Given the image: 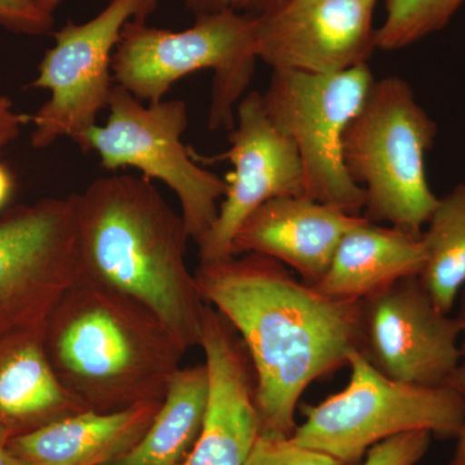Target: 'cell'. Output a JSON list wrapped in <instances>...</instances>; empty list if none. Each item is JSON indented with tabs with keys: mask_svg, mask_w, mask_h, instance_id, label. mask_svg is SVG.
I'll return each mask as SVG.
<instances>
[{
	"mask_svg": "<svg viewBox=\"0 0 465 465\" xmlns=\"http://www.w3.org/2000/svg\"><path fill=\"white\" fill-rule=\"evenodd\" d=\"M363 356L382 375L419 387H446L460 363L457 318L440 311L419 277L361 302Z\"/></svg>",
	"mask_w": 465,
	"mask_h": 465,
	"instance_id": "cell-11",
	"label": "cell"
},
{
	"mask_svg": "<svg viewBox=\"0 0 465 465\" xmlns=\"http://www.w3.org/2000/svg\"><path fill=\"white\" fill-rule=\"evenodd\" d=\"M155 8L157 0H110L87 23L69 21L54 34V45L45 52L30 85L51 94L32 115L34 148H47L61 137L81 148L101 110L108 108L115 85L113 54L125 24L146 20Z\"/></svg>",
	"mask_w": 465,
	"mask_h": 465,
	"instance_id": "cell-9",
	"label": "cell"
},
{
	"mask_svg": "<svg viewBox=\"0 0 465 465\" xmlns=\"http://www.w3.org/2000/svg\"><path fill=\"white\" fill-rule=\"evenodd\" d=\"M461 353H463V358L446 385L460 394L465 405V348L463 347H461ZM457 440V448H455L454 454L448 465H465V420L463 430L459 434Z\"/></svg>",
	"mask_w": 465,
	"mask_h": 465,
	"instance_id": "cell-27",
	"label": "cell"
},
{
	"mask_svg": "<svg viewBox=\"0 0 465 465\" xmlns=\"http://www.w3.org/2000/svg\"><path fill=\"white\" fill-rule=\"evenodd\" d=\"M432 437L427 430L391 437L370 449L361 465H416L427 454Z\"/></svg>",
	"mask_w": 465,
	"mask_h": 465,
	"instance_id": "cell-23",
	"label": "cell"
},
{
	"mask_svg": "<svg viewBox=\"0 0 465 465\" xmlns=\"http://www.w3.org/2000/svg\"><path fill=\"white\" fill-rule=\"evenodd\" d=\"M78 277L69 197L0 217V338L45 326Z\"/></svg>",
	"mask_w": 465,
	"mask_h": 465,
	"instance_id": "cell-10",
	"label": "cell"
},
{
	"mask_svg": "<svg viewBox=\"0 0 465 465\" xmlns=\"http://www.w3.org/2000/svg\"><path fill=\"white\" fill-rule=\"evenodd\" d=\"M344 390L317 406L305 407V421L290 440L345 465H356L381 440L427 430L457 440L465 420L460 394L448 387H419L382 375L362 351H351Z\"/></svg>",
	"mask_w": 465,
	"mask_h": 465,
	"instance_id": "cell-6",
	"label": "cell"
},
{
	"mask_svg": "<svg viewBox=\"0 0 465 465\" xmlns=\"http://www.w3.org/2000/svg\"><path fill=\"white\" fill-rule=\"evenodd\" d=\"M229 143L219 159L231 162L232 171L226 176L215 223L198 243L201 262L232 258L241 225L266 202L305 195L298 149L272 124L259 92H251L238 104Z\"/></svg>",
	"mask_w": 465,
	"mask_h": 465,
	"instance_id": "cell-12",
	"label": "cell"
},
{
	"mask_svg": "<svg viewBox=\"0 0 465 465\" xmlns=\"http://www.w3.org/2000/svg\"><path fill=\"white\" fill-rule=\"evenodd\" d=\"M376 0H283L255 16L256 54L273 72L333 74L376 50Z\"/></svg>",
	"mask_w": 465,
	"mask_h": 465,
	"instance_id": "cell-13",
	"label": "cell"
},
{
	"mask_svg": "<svg viewBox=\"0 0 465 465\" xmlns=\"http://www.w3.org/2000/svg\"><path fill=\"white\" fill-rule=\"evenodd\" d=\"M206 365L180 367L152 424L127 454L109 465H182L206 418Z\"/></svg>",
	"mask_w": 465,
	"mask_h": 465,
	"instance_id": "cell-19",
	"label": "cell"
},
{
	"mask_svg": "<svg viewBox=\"0 0 465 465\" xmlns=\"http://www.w3.org/2000/svg\"><path fill=\"white\" fill-rule=\"evenodd\" d=\"M255 16L224 11L195 16L180 32L149 26L145 18L125 24L113 54L115 84L136 99L159 103L183 76L213 73L208 128L234 127L235 110L255 72Z\"/></svg>",
	"mask_w": 465,
	"mask_h": 465,
	"instance_id": "cell-5",
	"label": "cell"
},
{
	"mask_svg": "<svg viewBox=\"0 0 465 465\" xmlns=\"http://www.w3.org/2000/svg\"><path fill=\"white\" fill-rule=\"evenodd\" d=\"M162 402L114 412L84 410L9 440L32 465H109L142 439Z\"/></svg>",
	"mask_w": 465,
	"mask_h": 465,
	"instance_id": "cell-17",
	"label": "cell"
},
{
	"mask_svg": "<svg viewBox=\"0 0 465 465\" xmlns=\"http://www.w3.org/2000/svg\"><path fill=\"white\" fill-rule=\"evenodd\" d=\"M425 260L420 235L361 217L341 238L316 284L330 298L362 302L391 284L419 277Z\"/></svg>",
	"mask_w": 465,
	"mask_h": 465,
	"instance_id": "cell-18",
	"label": "cell"
},
{
	"mask_svg": "<svg viewBox=\"0 0 465 465\" xmlns=\"http://www.w3.org/2000/svg\"><path fill=\"white\" fill-rule=\"evenodd\" d=\"M84 410L48 360L45 326L0 338V433L11 440Z\"/></svg>",
	"mask_w": 465,
	"mask_h": 465,
	"instance_id": "cell-16",
	"label": "cell"
},
{
	"mask_svg": "<svg viewBox=\"0 0 465 465\" xmlns=\"http://www.w3.org/2000/svg\"><path fill=\"white\" fill-rule=\"evenodd\" d=\"M200 347L210 381L206 418L182 465H246L262 434L255 375L240 335L208 304Z\"/></svg>",
	"mask_w": 465,
	"mask_h": 465,
	"instance_id": "cell-14",
	"label": "cell"
},
{
	"mask_svg": "<svg viewBox=\"0 0 465 465\" xmlns=\"http://www.w3.org/2000/svg\"><path fill=\"white\" fill-rule=\"evenodd\" d=\"M0 465H32L9 448V439L0 433Z\"/></svg>",
	"mask_w": 465,
	"mask_h": 465,
	"instance_id": "cell-29",
	"label": "cell"
},
{
	"mask_svg": "<svg viewBox=\"0 0 465 465\" xmlns=\"http://www.w3.org/2000/svg\"><path fill=\"white\" fill-rule=\"evenodd\" d=\"M54 372L85 410L162 402L186 349L140 302L78 278L45 324Z\"/></svg>",
	"mask_w": 465,
	"mask_h": 465,
	"instance_id": "cell-3",
	"label": "cell"
},
{
	"mask_svg": "<svg viewBox=\"0 0 465 465\" xmlns=\"http://www.w3.org/2000/svg\"><path fill=\"white\" fill-rule=\"evenodd\" d=\"M421 232L425 260L420 282L434 304L451 314L465 286V183L439 198Z\"/></svg>",
	"mask_w": 465,
	"mask_h": 465,
	"instance_id": "cell-20",
	"label": "cell"
},
{
	"mask_svg": "<svg viewBox=\"0 0 465 465\" xmlns=\"http://www.w3.org/2000/svg\"><path fill=\"white\" fill-rule=\"evenodd\" d=\"M54 15L33 0H0V26L9 32L43 35L54 27Z\"/></svg>",
	"mask_w": 465,
	"mask_h": 465,
	"instance_id": "cell-24",
	"label": "cell"
},
{
	"mask_svg": "<svg viewBox=\"0 0 465 465\" xmlns=\"http://www.w3.org/2000/svg\"><path fill=\"white\" fill-rule=\"evenodd\" d=\"M374 82L369 64L333 74L273 72L262 94L266 115L298 149L305 195L351 215L366 194L345 167L344 136Z\"/></svg>",
	"mask_w": 465,
	"mask_h": 465,
	"instance_id": "cell-8",
	"label": "cell"
},
{
	"mask_svg": "<svg viewBox=\"0 0 465 465\" xmlns=\"http://www.w3.org/2000/svg\"><path fill=\"white\" fill-rule=\"evenodd\" d=\"M465 0H385L384 23L376 29V48L399 51L448 25Z\"/></svg>",
	"mask_w": 465,
	"mask_h": 465,
	"instance_id": "cell-21",
	"label": "cell"
},
{
	"mask_svg": "<svg viewBox=\"0 0 465 465\" xmlns=\"http://www.w3.org/2000/svg\"><path fill=\"white\" fill-rule=\"evenodd\" d=\"M436 136V122L406 81L375 79L344 136L345 167L365 191L366 219L421 235L439 203L427 174Z\"/></svg>",
	"mask_w": 465,
	"mask_h": 465,
	"instance_id": "cell-4",
	"label": "cell"
},
{
	"mask_svg": "<svg viewBox=\"0 0 465 465\" xmlns=\"http://www.w3.org/2000/svg\"><path fill=\"white\" fill-rule=\"evenodd\" d=\"M195 278L204 302L232 324L249 353L262 433L292 436L309 385L361 351V302L330 298L258 253L201 262Z\"/></svg>",
	"mask_w": 465,
	"mask_h": 465,
	"instance_id": "cell-1",
	"label": "cell"
},
{
	"mask_svg": "<svg viewBox=\"0 0 465 465\" xmlns=\"http://www.w3.org/2000/svg\"><path fill=\"white\" fill-rule=\"evenodd\" d=\"M27 122H32V115L17 113L12 101L0 94V154L20 136Z\"/></svg>",
	"mask_w": 465,
	"mask_h": 465,
	"instance_id": "cell-26",
	"label": "cell"
},
{
	"mask_svg": "<svg viewBox=\"0 0 465 465\" xmlns=\"http://www.w3.org/2000/svg\"><path fill=\"white\" fill-rule=\"evenodd\" d=\"M360 215L309 197H281L253 211L232 241V256L258 253L316 284Z\"/></svg>",
	"mask_w": 465,
	"mask_h": 465,
	"instance_id": "cell-15",
	"label": "cell"
},
{
	"mask_svg": "<svg viewBox=\"0 0 465 465\" xmlns=\"http://www.w3.org/2000/svg\"><path fill=\"white\" fill-rule=\"evenodd\" d=\"M246 465H345L335 458L296 445L290 437L260 434Z\"/></svg>",
	"mask_w": 465,
	"mask_h": 465,
	"instance_id": "cell-22",
	"label": "cell"
},
{
	"mask_svg": "<svg viewBox=\"0 0 465 465\" xmlns=\"http://www.w3.org/2000/svg\"><path fill=\"white\" fill-rule=\"evenodd\" d=\"M15 188L14 174L7 166L0 163V210L11 200L12 192Z\"/></svg>",
	"mask_w": 465,
	"mask_h": 465,
	"instance_id": "cell-28",
	"label": "cell"
},
{
	"mask_svg": "<svg viewBox=\"0 0 465 465\" xmlns=\"http://www.w3.org/2000/svg\"><path fill=\"white\" fill-rule=\"evenodd\" d=\"M283 0H185L186 5L195 16L217 14V12H237V14L260 16L282 3Z\"/></svg>",
	"mask_w": 465,
	"mask_h": 465,
	"instance_id": "cell-25",
	"label": "cell"
},
{
	"mask_svg": "<svg viewBox=\"0 0 465 465\" xmlns=\"http://www.w3.org/2000/svg\"><path fill=\"white\" fill-rule=\"evenodd\" d=\"M38 7L45 9L48 14L54 15V9L57 8V5H60L63 0H33ZM183 3H185V0H182Z\"/></svg>",
	"mask_w": 465,
	"mask_h": 465,
	"instance_id": "cell-31",
	"label": "cell"
},
{
	"mask_svg": "<svg viewBox=\"0 0 465 465\" xmlns=\"http://www.w3.org/2000/svg\"><path fill=\"white\" fill-rule=\"evenodd\" d=\"M108 109L106 124L91 128L81 149L96 153L105 170L133 167L150 182L166 183L179 200L189 237L200 243L215 223L226 183L200 166L183 145L182 136L189 124L185 101L143 105L115 84Z\"/></svg>",
	"mask_w": 465,
	"mask_h": 465,
	"instance_id": "cell-7",
	"label": "cell"
},
{
	"mask_svg": "<svg viewBox=\"0 0 465 465\" xmlns=\"http://www.w3.org/2000/svg\"><path fill=\"white\" fill-rule=\"evenodd\" d=\"M69 201L78 278L148 308L186 351L200 347L207 304L186 262L191 237L152 182L108 174Z\"/></svg>",
	"mask_w": 465,
	"mask_h": 465,
	"instance_id": "cell-2",
	"label": "cell"
},
{
	"mask_svg": "<svg viewBox=\"0 0 465 465\" xmlns=\"http://www.w3.org/2000/svg\"><path fill=\"white\" fill-rule=\"evenodd\" d=\"M458 302V313L455 318H457L459 326H460L461 336H464L465 339V286L464 289L461 290L460 295H459ZM463 348H465V342Z\"/></svg>",
	"mask_w": 465,
	"mask_h": 465,
	"instance_id": "cell-30",
	"label": "cell"
}]
</instances>
